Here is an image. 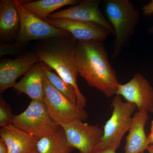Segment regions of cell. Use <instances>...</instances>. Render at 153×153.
<instances>
[{
    "mask_svg": "<svg viewBox=\"0 0 153 153\" xmlns=\"http://www.w3.org/2000/svg\"><path fill=\"white\" fill-rule=\"evenodd\" d=\"M74 62L78 74L89 86L107 97L116 95L120 83L110 63L103 42L76 41Z\"/></svg>",
    "mask_w": 153,
    "mask_h": 153,
    "instance_id": "1",
    "label": "cell"
},
{
    "mask_svg": "<svg viewBox=\"0 0 153 153\" xmlns=\"http://www.w3.org/2000/svg\"><path fill=\"white\" fill-rule=\"evenodd\" d=\"M76 41L72 36L55 38L39 45L36 53L40 62L55 70L65 82L74 88L77 94L78 104L84 108L87 101L77 85L79 74L74 62Z\"/></svg>",
    "mask_w": 153,
    "mask_h": 153,
    "instance_id": "2",
    "label": "cell"
},
{
    "mask_svg": "<svg viewBox=\"0 0 153 153\" xmlns=\"http://www.w3.org/2000/svg\"><path fill=\"white\" fill-rule=\"evenodd\" d=\"M104 6L115 36L112 56L114 59L134 33L139 22L140 13L129 0H107Z\"/></svg>",
    "mask_w": 153,
    "mask_h": 153,
    "instance_id": "3",
    "label": "cell"
},
{
    "mask_svg": "<svg viewBox=\"0 0 153 153\" xmlns=\"http://www.w3.org/2000/svg\"><path fill=\"white\" fill-rule=\"evenodd\" d=\"M112 114L103 128V136L93 151L109 149L116 151L125 134L128 131L136 107L123 101L122 97L115 95L111 104Z\"/></svg>",
    "mask_w": 153,
    "mask_h": 153,
    "instance_id": "4",
    "label": "cell"
},
{
    "mask_svg": "<svg viewBox=\"0 0 153 153\" xmlns=\"http://www.w3.org/2000/svg\"><path fill=\"white\" fill-rule=\"evenodd\" d=\"M50 116L58 125L61 126L75 120L85 121L88 118L87 111L76 103L72 102L57 90L46 76L44 80V97Z\"/></svg>",
    "mask_w": 153,
    "mask_h": 153,
    "instance_id": "5",
    "label": "cell"
},
{
    "mask_svg": "<svg viewBox=\"0 0 153 153\" xmlns=\"http://www.w3.org/2000/svg\"><path fill=\"white\" fill-rule=\"evenodd\" d=\"M13 125L38 140L60 126L52 120L45 103L41 100H32L25 111L15 115Z\"/></svg>",
    "mask_w": 153,
    "mask_h": 153,
    "instance_id": "6",
    "label": "cell"
},
{
    "mask_svg": "<svg viewBox=\"0 0 153 153\" xmlns=\"http://www.w3.org/2000/svg\"><path fill=\"white\" fill-rule=\"evenodd\" d=\"M20 15L21 25L16 39L23 44L35 40L65 38L71 36L65 30L56 28L34 15L15 0Z\"/></svg>",
    "mask_w": 153,
    "mask_h": 153,
    "instance_id": "7",
    "label": "cell"
},
{
    "mask_svg": "<svg viewBox=\"0 0 153 153\" xmlns=\"http://www.w3.org/2000/svg\"><path fill=\"white\" fill-rule=\"evenodd\" d=\"M60 126L65 131L69 144L80 153H92L103 136V129L79 120H75Z\"/></svg>",
    "mask_w": 153,
    "mask_h": 153,
    "instance_id": "8",
    "label": "cell"
},
{
    "mask_svg": "<svg viewBox=\"0 0 153 153\" xmlns=\"http://www.w3.org/2000/svg\"><path fill=\"white\" fill-rule=\"evenodd\" d=\"M116 95L134 105L138 111L153 113V88L140 73L135 74L128 82L120 84Z\"/></svg>",
    "mask_w": 153,
    "mask_h": 153,
    "instance_id": "9",
    "label": "cell"
},
{
    "mask_svg": "<svg viewBox=\"0 0 153 153\" xmlns=\"http://www.w3.org/2000/svg\"><path fill=\"white\" fill-rule=\"evenodd\" d=\"M44 21L55 27L65 30L78 41L103 42L111 34L106 28L94 22L66 19H47Z\"/></svg>",
    "mask_w": 153,
    "mask_h": 153,
    "instance_id": "10",
    "label": "cell"
},
{
    "mask_svg": "<svg viewBox=\"0 0 153 153\" xmlns=\"http://www.w3.org/2000/svg\"><path fill=\"white\" fill-rule=\"evenodd\" d=\"M100 2L98 0L81 1L71 7L53 13L47 19H66L94 22L103 26L114 35L112 26L105 18L100 9Z\"/></svg>",
    "mask_w": 153,
    "mask_h": 153,
    "instance_id": "11",
    "label": "cell"
},
{
    "mask_svg": "<svg viewBox=\"0 0 153 153\" xmlns=\"http://www.w3.org/2000/svg\"><path fill=\"white\" fill-rule=\"evenodd\" d=\"M40 62L36 53L25 54L13 59H7L0 63V91H4L16 85L17 79L25 75L36 63Z\"/></svg>",
    "mask_w": 153,
    "mask_h": 153,
    "instance_id": "12",
    "label": "cell"
},
{
    "mask_svg": "<svg viewBox=\"0 0 153 153\" xmlns=\"http://www.w3.org/2000/svg\"><path fill=\"white\" fill-rule=\"evenodd\" d=\"M147 111H138L133 117L128 134L126 137L124 153H140L147 150L150 145L145 127L149 119Z\"/></svg>",
    "mask_w": 153,
    "mask_h": 153,
    "instance_id": "13",
    "label": "cell"
},
{
    "mask_svg": "<svg viewBox=\"0 0 153 153\" xmlns=\"http://www.w3.org/2000/svg\"><path fill=\"white\" fill-rule=\"evenodd\" d=\"M47 65L42 62L35 64L13 87L18 94L24 93L32 100H43L45 70Z\"/></svg>",
    "mask_w": 153,
    "mask_h": 153,
    "instance_id": "14",
    "label": "cell"
},
{
    "mask_svg": "<svg viewBox=\"0 0 153 153\" xmlns=\"http://www.w3.org/2000/svg\"><path fill=\"white\" fill-rule=\"evenodd\" d=\"M0 136L7 146L8 153H38V140L13 125L1 128Z\"/></svg>",
    "mask_w": 153,
    "mask_h": 153,
    "instance_id": "15",
    "label": "cell"
},
{
    "mask_svg": "<svg viewBox=\"0 0 153 153\" xmlns=\"http://www.w3.org/2000/svg\"><path fill=\"white\" fill-rule=\"evenodd\" d=\"M20 15L15 0L0 1V38L10 40L16 38L20 30Z\"/></svg>",
    "mask_w": 153,
    "mask_h": 153,
    "instance_id": "16",
    "label": "cell"
},
{
    "mask_svg": "<svg viewBox=\"0 0 153 153\" xmlns=\"http://www.w3.org/2000/svg\"><path fill=\"white\" fill-rule=\"evenodd\" d=\"M38 153H70L73 150L68 143L66 134L60 126L52 133L37 141Z\"/></svg>",
    "mask_w": 153,
    "mask_h": 153,
    "instance_id": "17",
    "label": "cell"
},
{
    "mask_svg": "<svg viewBox=\"0 0 153 153\" xmlns=\"http://www.w3.org/2000/svg\"><path fill=\"white\" fill-rule=\"evenodd\" d=\"M80 2L78 0H39L21 3L25 8L45 21L53 12L60 8L67 5H75Z\"/></svg>",
    "mask_w": 153,
    "mask_h": 153,
    "instance_id": "18",
    "label": "cell"
},
{
    "mask_svg": "<svg viewBox=\"0 0 153 153\" xmlns=\"http://www.w3.org/2000/svg\"><path fill=\"white\" fill-rule=\"evenodd\" d=\"M52 69L47 66L45 70V76L51 84L59 92L65 96L72 102H77V94L76 90L71 85L66 83L57 74L52 71Z\"/></svg>",
    "mask_w": 153,
    "mask_h": 153,
    "instance_id": "19",
    "label": "cell"
},
{
    "mask_svg": "<svg viewBox=\"0 0 153 153\" xmlns=\"http://www.w3.org/2000/svg\"><path fill=\"white\" fill-rule=\"evenodd\" d=\"M15 115L10 107L5 101L2 96L0 97V126L4 127L13 124Z\"/></svg>",
    "mask_w": 153,
    "mask_h": 153,
    "instance_id": "20",
    "label": "cell"
},
{
    "mask_svg": "<svg viewBox=\"0 0 153 153\" xmlns=\"http://www.w3.org/2000/svg\"><path fill=\"white\" fill-rule=\"evenodd\" d=\"M143 13L146 16H150L153 14V0L149 4L145 5L142 8Z\"/></svg>",
    "mask_w": 153,
    "mask_h": 153,
    "instance_id": "21",
    "label": "cell"
},
{
    "mask_svg": "<svg viewBox=\"0 0 153 153\" xmlns=\"http://www.w3.org/2000/svg\"><path fill=\"white\" fill-rule=\"evenodd\" d=\"M0 153H8L7 146L2 139L0 138Z\"/></svg>",
    "mask_w": 153,
    "mask_h": 153,
    "instance_id": "22",
    "label": "cell"
},
{
    "mask_svg": "<svg viewBox=\"0 0 153 153\" xmlns=\"http://www.w3.org/2000/svg\"><path fill=\"white\" fill-rule=\"evenodd\" d=\"M148 138L150 146H153V120L151 124L150 133L148 136Z\"/></svg>",
    "mask_w": 153,
    "mask_h": 153,
    "instance_id": "23",
    "label": "cell"
},
{
    "mask_svg": "<svg viewBox=\"0 0 153 153\" xmlns=\"http://www.w3.org/2000/svg\"><path fill=\"white\" fill-rule=\"evenodd\" d=\"M115 150L111 149H107L99 150L93 151L91 153H116Z\"/></svg>",
    "mask_w": 153,
    "mask_h": 153,
    "instance_id": "24",
    "label": "cell"
},
{
    "mask_svg": "<svg viewBox=\"0 0 153 153\" xmlns=\"http://www.w3.org/2000/svg\"><path fill=\"white\" fill-rule=\"evenodd\" d=\"M147 151L149 153H153V148L150 146L148 149Z\"/></svg>",
    "mask_w": 153,
    "mask_h": 153,
    "instance_id": "25",
    "label": "cell"
},
{
    "mask_svg": "<svg viewBox=\"0 0 153 153\" xmlns=\"http://www.w3.org/2000/svg\"><path fill=\"white\" fill-rule=\"evenodd\" d=\"M149 32L151 34H153V26L149 29Z\"/></svg>",
    "mask_w": 153,
    "mask_h": 153,
    "instance_id": "26",
    "label": "cell"
},
{
    "mask_svg": "<svg viewBox=\"0 0 153 153\" xmlns=\"http://www.w3.org/2000/svg\"><path fill=\"white\" fill-rule=\"evenodd\" d=\"M150 146L152 147L153 148V146Z\"/></svg>",
    "mask_w": 153,
    "mask_h": 153,
    "instance_id": "27",
    "label": "cell"
},
{
    "mask_svg": "<svg viewBox=\"0 0 153 153\" xmlns=\"http://www.w3.org/2000/svg\"><path fill=\"white\" fill-rule=\"evenodd\" d=\"M144 153V152H141V153Z\"/></svg>",
    "mask_w": 153,
    "mask_h": 153,
    "instance_id": "28",
    "label": "cell"
}]
</instances>
